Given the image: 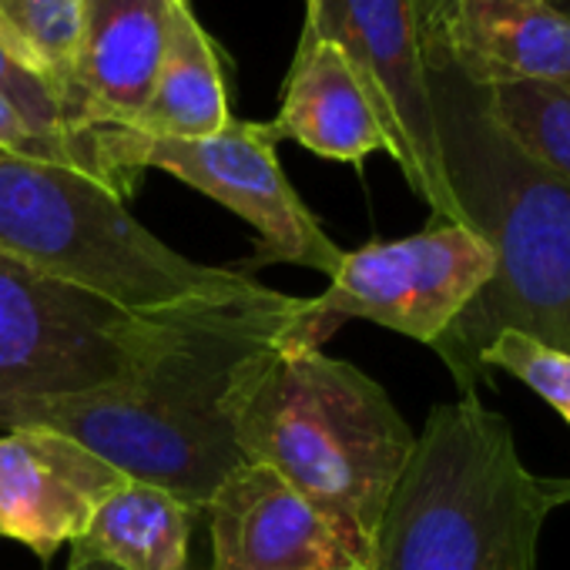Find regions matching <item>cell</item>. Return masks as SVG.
<instances>
[{"label": "cell", "instance_id": "obj_17", "mask_svg": "<svg viewBox=\"0 0 570 570\" xmlns=\"http://www.w3.org/2000/svg\"><path fill=\"white\" fill-rule=\"evenodd\" d=\"M483 91L500 128L537 165H543L553 178H560L570 188V88L520 81L493 85Z\"/></svg>", "mask_w": 570, "mask_h": 570}, {"label": "cell", "instance_id": "obj_6", "mask_svg": "<svg viewBox=\"0 0 570 570\" xmlns=\"http://www.w3.org/2000/svg\"><path fill=\"white\" fill-rule=\"evenodd\" d=\"M181 306L128 313L0 255V423L31 403L121 383L155 353Z\"/></svg>", "mask_w": 570, "mask_h": 570}, {"label": "cell", "instance_id": "obj_21", "mask_svg": "<svg viewBox=\"0 0 570 570\" xmlns=\"http://www.w3.org/2000/svg\"><path fill=\"white\" fill-rule=\"evenodd\" d=\"M413 8H416V21H420V35H423V41H430L443 28L450 11L456 8V0H413Z\"/></svg>", "mask_w": 570, "mask_h": 570}, {"label": "cell", "instance_id": "obj_22", "mask_svg": "<svg viewBox=\"0 0 570 570\" xmlns=\"http://www.w3.org/2000/svg\"><path fill=\"white\" fill-rule=\"evenodd\" d=\"M547 480H550V476H547ZM550 493H553L557 507L570 503V476H553V480H550Z\"/></svg>", "mask_w": 570, "mask_h": 570}, {"label": "cell", "instance_id": "obj_23", "mask_svg": "<svg viewBox=\"0 0 570 570\" xmlns=\"http://www.w3.org/2000/svg\"><path fill=\"white\" fill-rule=\"evenodd\" d=\"M68 570H118L111 563H101V560H88V557H71Z\"/></svg>", "mask_w": 570, "mask_h": 570}, {"label": "cell", "instance_id": "obj_24", "mask_svg": "<svg viewBox=\"0 0 570 570\" xmlns=\"http://www.w3.org/2000/svg\"><path fill=\"white\" fill-rule=\"evenodd\" d=\"M547 4H550V8H557L560 14H567V18H570V0H547Z\"/></svg>", "mask_w": 570, "mask_h": 570}, {"label": "cell", "instance_id": "obj_3", "mask_svg": "<svg viewBox=\"0 0 570 570\" xmlns=\"http://www.w3.org/2000/svg\"><path fill=\"white\" fill-rule=\"evenodd\" d=\"M242 460L299 490L370 567L416 433L360 366L282 340L235 416Z\"/></svg>", "mask_w": 570, "mask_h": 570}, {"label": "cell", "instance_id": "obj_2", "mask_svg": "<svg viewBox=\"0 0 570 570\" xmlns=\"http://www.w3.org/2000/svg\"><path fill=\"white\" fill-rule=\"evenodd\" d=\"M426 71L450 195L493 252L487 285L430 346L470 396L490 386L483 353L500 333L570 353V188L500 128L480 85L440 55Z\"/></svg>", "mask_w": 570, "mask_h": 570}, {"label": "cell", "instance_id": "obj_14", "mask_svg": "<svg viewBox=\"0 0 570 570\" xmlns=\"http://www.w3.org/2000/svg\"><path fill=\"white\" fill-rule=\"evenodd\" d=\"M268 125L278 141L289 138L343 165H363L370 155L386 151L380 118L333 41H299L278 115Z\"/></svg>", "mask_w": 570, "mask_h": 570}, {"label": "cell", "instance_id": "obj_8", "mask_svg": "<svg viewBox=\"0 0 570 570\" xmlns=\"http://www.w3.org/2000/svg\"><path fill=\"white\" fill-rule=\"evenodd\" d=\"M115 165L141 185L145 171H165L208 195L255 228V255L238 272L262 265H303L333 278L346 248L333 242L303 195L285 178L278 138L268 121L232 118L208 138H141L128 128H105Z\"/></svg>", "mask_w": 570, "mask_h": 570}, {"label": "cell", "instance_id": "obj_9", "mask_svg": "<svg viewBox=\"0 0 570 570\" xmlns=\"http://www.w3.org/2000/svg\"><path fill=\"white\" fill-rule=\"evenodd\" d=\"M299 41H333L386 135V155L433 218L460 222L450 195L423 35L413 0H306Z\"/></svg>", "mask_w": 570, "mask_h": 570}, {"label": "cell", "instance_id": "obj_1", "mask_svg": "<svg viewBox=\"0 0 570 570\" xmlns=\"http://www.w3.org/2000/svg\"><path fill=\"white\" fill-rule=\"evenodd\" d=\"M296 309L299 296L268 285L245 296L188 303L155 353L121 383L21 406L0 430H58L128 480L155 483L202 517L218 480L242 463L238 406Z\"/></svg>", "mask_w": 570, "mask_h": 570}, {"label": "cell", "instance_id": "obj_11", "mask_svg": "<svg viewBox=\"0 0 570 570\" xmlns=\"http://www.w3.org/2000/svg\"><path fill=\"white\" fill-rule=\"evenodd\" d=\"M128 476L48 426L0 430V537L45 563L71 547Z\"/></svg>", "mask_w": 570, "mask_h": 570}, {"label": "cell", "instance_id": "obj_5", "mask_svg": "<svg viewBox=\"0 0 570 570\" xmlns=\"http://www.w3.org/2000/svg\"><path fill=\"white\" fill-rule=\"evenodd\" d=\"M0 255L128 313L245 296L262 285L175 252L91 175L24 158H0Z\"/></svg>", "mask_w": 570, "mask_h": 570}, {"label": "cell", "instance_id": "obj_18", "mask_svg": "<svg viewBox=\"0 0 570 570\" xmlns=\"http://www.w3.org/2000/svg\"><path fill=\"white\" fill-rule=\"evenodd\" d=\"M0 158L48 161V165H65L75 171H85L125 202L138 188L115 165L108 141H105V128H98L91 135H51V131H41L38 125H31L4 95H0Z\"/></svg>", "mask_w": 570, "mask_h": 570}, {"label": "cell", "instance_id": "obj_13", "mask_svg": "<svg viewBox=\"0 0 570 570\" xmlns=\"http://www.w3.org/2000/svg\"><path fill=\"white\" fill-rule=\"evenodd\" d=\"M423 51L483 88L520 81L570 88V18L547 0H456Z\"/></svg>", "mask_w": 570, "mask_h": 570}, {"label": "cell", "instance_id": "obj_15", "mask_svg": "<svg viewBox=\"0 0 570 570\" xmlns=\"http://www.w3.org/2000/svg\"><path fill=\"white\" fill-rule=\"evenodd\" d=\"M232 121L225 71L191 0H175L171 35L148 105L128 131L141 138H208Z\"/></svg>", "mask_w": 570, "mask_h": 570}, {"label": "cell", "instance_id": "obj_19", "mask_svg": "<svg viewBox=\"0 0 570 570\" xmlns=\"http://www.w3.org/2000/svg\"><path fill=\"white\" fill-rule=\"evenodd\" d=\"M483 370H500L520 380L570 423V353L543 346L520 333H500L483 353Z\"/></svg>", "mask_w": 570, "mask_h": 570}, {"label": "cell", "instance_id": "obj_20", "mask_svg": "<svg viewBox=\"0 0 570 570\" xmlns=\"http://www.w3.org/2000/svg\"><path fill=\"white\" fill-rule=\"evenodd\" d=\"M0 95H4L41 131H51V135H91V131H78L68 121L65 101L55 91V85L45 75H38L28 61H21L14 51H8L4 45H0Z\"/></svg>", "mask_w": 570, "mask_h": 570}, {"label": "cell", "instance_id": "obj_7", "mask_svg": "<svg viewBox=\"0 0 570 570\" xmlns=\"http://www.w3.org/2000/svg\"><path fill=\"white\" fill-rule=\"evenodd\" d=\"M493 275L490 245L463 222L433 218L423 232L370 242L343 255L326 293L299 299L282 340L326 350L340 326L366 320L433 346Z\"/></svg>", "mask_w": 570, "mask_h": 570}, {"label": "cell", "instance_id": "obj_16", "mask_svg": "<svg viewBox=\"0 0 570 570\" xmlns=\"http://www.w3.org/2000/svg\"><path fill=\"white\" fill-rule=\"evenodd\" d=\"M198 513L175 493L128 480L91 517L71 543V557L118 570H191V527Z\"/></svg>", "mask_w": 570, "mask_h": 570}, {"label": "cell", "instance_id": "obj_12", "mask_svg": "<svg viewBox=\"0 0 570 570\" xmlns=\"http://www.w3.org/2000/svg\"><path fill=\"white\" fill-rule=\"evenodd\" d=\"M175 0H81L71 118L81 131L131 128L165 61Z\"/></svg>", "mask_w": 570, "mask_h": 570}, {"label": "cell", "instance_id": "obj_4", "mask_svg": "<svg viewBox=\"0 0 570 570\" xmlns=\"http://www.w3.org/2000/svg\"><path fill=\"white\" fill-rule=\"evenodd\" d=\"M550 480L476 393L436 403L383 510L370 570H537Z\"/></svg>", "mask_w": 570, "mask_h": 570}, {"label": "cell", "instance_id": "obj_10", "mask_svg": "<svg viewBox=\"0 0 570 570\" xmlns=\"http://www.w3.org/2000/svg\"><path fill=\"white\" fill-rule=\"evenodd\" d=\"M202 517L212 537L208 570H370L343 533L265 463H235Z\"/></svg>", "mask_w": 570, "mask_h": 570}]
</instances>
